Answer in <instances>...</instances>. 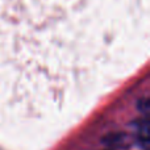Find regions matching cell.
<instances>
[{"label":"cell","instance_id":"cell-3","mask_svg":"<svg viewBox=\"0 0 150 150\" xmlns=\"http://www.w3.org/2000/svg\"><path fill=\"white\" fill-rule=\"evenodd\" d=\"M137 108L141 113H144L145 116H148L149 111H150V104H149V99L148 98H144V99H140L137 104Z\"/></svg>","mask_w":150,"mask_h":150},{"label":"cell","instance_id":"cell-1","mask_svg":"<svg viewBox=\"0 0 150 150\" xmlns=\"http://www.w3.org/2000/svg\"><path fill=\"white\" fill-rule=\"evenodd\" d=\"M128 136L124 134V133H112V134H108L105 138L103 140V144L108 148H115V149H121V148H127L129 145L128 142Z\"/></svg>","mask_w":150,"mask_h":150},{"label":"cell","instance_id":"cell-2","mask_svg":"<svg viewBox=\"0 0 150 150\" xmlns=\"http://www.w3.org/2000/svg\"><path fill=\"white\" fill-rule=\"evenodd\" d=\"M137 145L141 149L146 150L149 145V121L148 119H144L138 122V128H137Z\"/></svg>","mask_w":150,"mask_h":150}]
</instances>
